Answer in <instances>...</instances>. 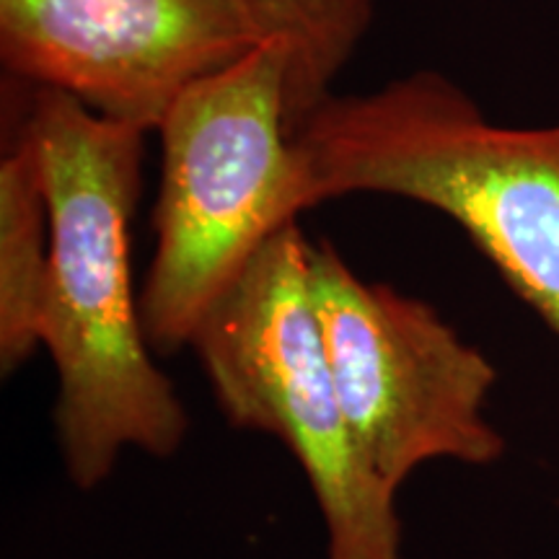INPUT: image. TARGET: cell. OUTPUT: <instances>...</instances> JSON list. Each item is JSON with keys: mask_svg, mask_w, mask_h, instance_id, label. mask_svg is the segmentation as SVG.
<instances>
[{"mask_svg": "<svg viewBox=\"0 0 559 559\" xmlns=\"http://www.w3.org/2000/svg\"><path fill=\"white\" fill-rule=\"evenodd\" d=\"M298 221L210 306L190 347L230 425L288 445L313 489L326 559H404L396 492L370 469L334 386Z\"/></svg>", "mask_w": 559, "mask_h": 559, "instance_id": "277c9868", "label": "cell"}, {"mask_svg": "<svg viewBox=\"0 0 559 559\" xmlns=\"http://www.w3.org/2000/svg\"><path fill=\"white\" fill-rule=\"evenodd\" d=\"M156 251L140 293L153 353L190 347L210 306L257 251L309 210L288 130V52L251 47L194 83L158 128Z\"/></svg>", "mask_w": 559, "mask_h": 559, "instance_id": "3957f363", "label": "cell"}, {"mask_svg": "<svg viewBox=\"0 0 559 559\" xmlns=\"http://www.w3.org/2000/svg\"><path fill=\"white\" fill-rule=\"evenodd\" d=\"M21 128L39 153L50 210L41 347L58 370L55 432L68 479L96 489L124 451L169 459L187 409L153 360L130 277V221L148 132L34 88Z\"/></svg>", "mask_w": 559, "mask_h": 559, "instance_id": "6da1fadb", "label": "cell"}, {"mask_svg": "<svg viewBox=\"0 0 559 559\" xmlns=\"http://www.w3.org/2000/svg\"><path fill=\"white\" fill-rule=\"evenodd\" d=\"M309 205L373 192L449 215L559 340V122L510 128L436 70L330 94L293 135Z\"/></svg>", "mask_w": 559, "mask_h": 559, "instance_id": "7a4b0ae2", "label": "cell"}, {"mask_svg": "<svg viewBox=\"0 0 559 559\" xmlns=\"http://www.w3.org/2000/svg\"><path fill=\"white\" fill-rule=\"evenodd\" d=\"M50 210L39 153L19 128L0 160V370L13 376L41 347Z\"/></svg>", "mask_w": 559, "mask_h": 559, "instance_id": "52a82bcc", "label": "cell"}, {"mask_svg": "<svg viewBox=\"0 0 559 559\" xmlns=\"http://www.w3.org/2000/svg\"><path fill=\"white\" fill-rule=\"evenodd\" d=\"M251 47L230 0H0V60L16 79L143 132Z\"/></svg>", "mask_w": 559, "mask_h": 559, "instance_id": "8992f818", "label": "cell"}, {"mask_svg": "<svg viewBox=\"0 0 559 559\" xmlns=\"http://www.w3.org/2000/svg\"><path fill=\"white\" fill-rule=\"evenodd\" d=\"M326 358L362 456L400 492L417 466H489L506 438L487 417L495 362L425 300L358 277L330 241L309 243Z\"/></svg>", "mask_w": 559, "mask_h": 559, "instance_id": "5b68a950", "label": "cell"}, {"mask_svg": "<svg viewBox=\"0 0 559 559\" xmlns=\"http://www.w3.org/2000/svg\"><path fill=\"white\" fill-rule=\"evenodd\" d=\"M257 45L288 52V130L326 96L373 19V0H230Z\"/></svg>", "mask_w": 559, "mask_h": 559, "instance_id": "ba28073f", "label": "cell"}]
</instances>
